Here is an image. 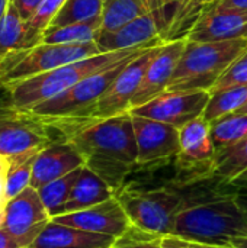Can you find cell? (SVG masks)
I'll list each match as a JSON object with an SVG mask.
<instances>
[{
  "label": "cell",
  "mask_w": 247,
  "mask_h": 248,
  "mask_svg": "<svg viewBox=\"0 0 247 248\" xmlns=\"http://www.w3.org/2000/svg\"><path fill=\"white\" fill-rule=\"evenodd\" d=\"M103 0H66L49 26L89 22L102 17Z\"/></svg>",
  "instance_id": "cell-27"
},
{
  "label": "cell",
  "mask_w": 247,
  "mask_h": 248,
  "mask_svg": "<svg viewBox=\"0 0 247 248\" xmlns=\"http://www.w3.org/2000/svg\"><path fill=\"white\" fill-rule=\"evenodd\" d=\"M36 155L38 154H28V155L10 158L12 166L6 177V187H4V195L7 201L13 199L15 196L22 193L28 186H31L32 167Z\"/></svg>",
  "instance_id": "cell-28"
},
{
  "label": "cell",
  "mask_w": 247,
  "mask_h": 248,
  "mask_svg": "<svg viewBox=\"0 0 247 248\" xmlns=\"http://www.w3.org/2000/svg\"><path fill=\"white\" fill-rule=\"evenodd\" d=\"M51 221L114 238H119L131 227L128 215L116 196L79 212L58 215Z\"/></svg>",
  "instance_id": "cell-12"
},
{
  "label": "cell",
  "mask_w": 247,
  "mask_h": 248,
  "mask_svg": "<svg viewBox=\"0 0 247 248\" xmlns=\"http://www.w3.org/2000/svg\"><path fill=\"white\" fill-rule=\"evenodd\" d=\"M211 137L217 153L239 144L247 137V113H231L211 122Z\"/></svg>",
  "instance_id": "cell-25"
},
{
  "label": "cell",
  "mask_w": 247,
  "mask_h": 248,
  "mask_svg": "<svg viewBox=\"0 0 247 248\" xmlns=\"http://www.w3.org/2000/svg\"><path fill=\"white\" fill-rule=\"evenodd\" d=\"M162 248H183L181 246V243L175 238V237H163L162 241Z\"/></svg>",
  "instance_id": "cell-40"
},
{
  "label": "cell",
  "mask_w": 247,
  "mask_h": 248,
  "mask_svg": "<svg viewBox=\"0 0 247 248\" xmlns=\"http://www.w3.org/2000/svg\"><path fill=\"white\" fill-rule=\"evenodd\" d=\"M214 6L224 10L247 12V0H218Z\"/></svg>",
  "instance_id": "cell-36"
},
{
  "label": "cell",
  "mask_w": 247,
  "mask_h": 248,
  "mask_svg": "<svg viewBox=\"0 0 247 248\" xmlns=\"http://www.w3.org/2000/svg\"><path fill=\"white\" fill-rule=\"evenodd\" d=\"M183 0H147L148 9L153 13L159 29H160V35L165 41V35L167 33L172 20L176 15V10L179 7V4Z\"/></svg>",
  "instance_id": "cell-31"
},
{
  "label": "cell",
  "mask_w": 247,
  "mask_h": 248,
  "mask_svg": "<svg viewBox=\"0 0 247 248\" xmlns=\"http://www.w3.org/2000/svg\"><path fill=\"white\" fill-rule=\"evenodd\" d=\"M60 141L73 144L84 158V166L103 179L116 193L134 166L138 151L131 113L106 119H90L64 129Z\"/></svg>",
  "instance_id": "cell-1"
},
{
  "label": "cell",
  "mask_w": 247,
  "mask_h": 248,
  "mask_svg": "<svg viewBox=\"0 0 247 248\" xmlns=\"http://www.w3.org/2000/svg\"><path fill=\"white\" fill-rule=\"evenodd\" d=\"M234 199L237 202V205L240 206V209L243 211L245 217L247 219V192H237L234 193Z\"/></svg>",
  "instance_id": "cell-38"
},
{
  "label": "cell",
  "mask_w": 247,
  "mask_h": 248,
  "mask_svg": "<svg viewBox=\"0 0 247 248\" xmlns=\"http://www.w3.org/2000/svg\"><path fill=\"white\" fill-rule=\"evenodd\" d=\"M162 45L163 44L146 49L143 54L131 60L121 70V73L116 76L114 83L95 105L90 119H106L122 113H128L131 110V102L135 93L138 92V87L146 74L148 62L151 61V58L154 57V54L159 51Z\"/></svg>",
  "instance_id": "cell-7"
},
{
  "label": "cell",
  "mask_w": 247,
  "mask_h": 248,
  "mask_svg": "<svg viewBox=\"0 0 247 248\" xmlns=\"http://www.w3.org/2000/svg\"><path fill=\"white\" fill-rule=\"evenodd\" d=\"M233 247L236 248H247V237H240L233 241Z\"/></svg>",
  "instance_id": "cell-41"
},
{
  "label": "cell",
  "mask_w": 247,
  "mask_h": 248,
  "mask_svg": "<svg viewBox=\"0 0 247 248\" xmlns=\"http://www.w3.org/2000/svg\"><path fill=\"white\" fill-rule=\"evenodd\" d=\"M233 86H247V51L223 73L210 93Z\"/></svg>",
  "instance_id": "cell-32"
},
{
  "label": "cell",
  "mask_w": 247,
  "mask_h": 248,
  "mask_svg": "<svg viewBox=\"0 0 247 248\" xmlns=\"http://www.w3.org/2000/svg\"><path fill=\"white\" fill-rule=\"evenodd\" d=\"M115 238L49 221L29 248H111Z\"/></svg>",
  "instance_id": "cell-17"
},
{
  "label": "cell",
  "mask_w": 247,
  "mask_h": 248,
  "mask_svg": "<svg viewBox=\"0 0 247 248\" xmlns=\"http://www.w3.org/2000/svg\"><path fill=\"white\" fill-rule=\"evenodd\" d=\"M246 51L247 38L217 42L186 41L166 92H210L223 73Z\"/></svg>",
  "instance_id": "cell-4"
},
{
  "label": "cell",
  "mask_w": 247,
  "mask_h": 248,
  "mask_svg": "<svg viewBox=\"0 0 247 248\" xmlns=\"http://www.w3.org/2000/svg\"><path fill=\"white\" fill-rule=\"evenodd\" d=\"M186 38L167 41L159 48V51L148 62L138 92L131 102V109L153 100L167 90L178 62L186 46Z\"/></svg>",
  "instance_id": "cell-13"
},
{
  "label": "cell",
  "mask_w": 247,
  "mask_h": 248,
  "mask_svg": "<svg viewBox=\"0 0 247 248\" xmlns=\"http://www.w3.org/2000/svg\"><path fill=\"white\" fill-rule=\"evenodd\" d=\"M28 48H32L28 33V20L22 17L16 6L10 1L6 13L0 19V61Z\"/></svg>",
  "instance_id": "cell-20"
},
{
  "label": "cell",
  "mask_w": 247,
  "mask_h": 248,
  "mask_svg": "<svg viewBox=\"0 0 247 248\" xmlns=\"http://www.w3.org/2000/svg\"><path fill=\"white\" fill-rule=\"evenodd\" d=\"M44 0H12L25 20H29Z\"/></svg>",
  "instance_id": "cell-34"
},
{
  "label": "cell",
  "mask_w": 247,
  "mask_h": 248,
  "mask_svg": "<svg viewBox=\"0 0 247 248\" xmlns=\"http://www.w3.org/2000/svg\"><path fill=\"white\" fill-rule=\"evenodd\" d=\"M82 167H84V158L73 144L67 141L52 142L35 157L31 186L38 190L47 183L64 177Z\"/></svg>",
  "instance_id": "cell-14"
},
{
  "label": "cell",
  "mask_w": 247,
  "mask_h": 248,
  "mask_svg": "<svg viewBox=\"0 0 247 248\" xmlns=\"http://www.w3.org/2000/svg\"><path fill=\"white\" fill-rule=\"evenodd\" d=\"M82 169L74 170L73 173H70L64 177H60L54 182H49L45 186L38 189L39 198H41L45 209L48 211L51 219L61 215L63 208L70 198V193L73 190V186H74Z\"/></svg>",
  "instance_id": "cell-26"
},
{
  "label": "cell",
  "mask_w": 247,
  "mask_h": 248,
  "mask_svg": "<svg viewBox=\"0 0 247 248\" xmlns=\"http://www.w3.org/2000/svg\"><path fill=\"white\" fill-rule=\"evenodd\" d=\"M19 113V110H16L12 105V99L10 94L7 92V89L0 83V122L9 118H13Z\"/></svg>",
  "instance_id": "cell-33"
},
{
  "label": "cell",
  "mask_w": 247,
  "mask_h": 248,
  "mask_svg": "<svg viewBox=\"0 0 247 248\" xmlns=\"http://www.w3.org/2000/svg\"><path fill=\"white\" fill-rule=\"evenodd\" d=\"M0 248H23L19 241L12 235L9 234L4 228L0 227Z\"/></svg>",
  "instance_id": "cell-37"
},
{
  "label": "cell",
  "mask_w": 247,
  "mask_h": 248,
  "mask_svg": "<svg viewBox=\"0 0 247 248\" xmlns=\"http://www.w3.org/2000/svg\"><path fill=\"white\" fill-rule=\"evenodd\" d=\"M211 174L224 183H237L247 177V137L239 144L217 153Z\"/></svg>",
  "instance_id": "cell-21"
},
{
  "label": "cell",
  "mask_w": 247,
  "mask_h": 248,
  "mask_svg": "<svg viewBox=\"0 0 247 248\" xmlns=\"http://www.w3.org/2000/svg\"><path fill=\"white\" fill-rule=\"evenodd\" d=\"M102 31V17L68 23L61 26H48L41 38L42 44H83L96 41ZM39 42V44H41Z\"/></svg>",
  "instance_id": "cell-22"
},
{
  "label": "cell",
  "mask_w": 247,
  "mask_h": 248,
  "mask_svg": "<svg viewBox=\"0 0 247 248\" xmlns=\"http://www.w3.org/2000/svg\"><path fill=\"white\" fill-rule=\"evenodd\" d=\"M247 38V12L210 7L188 33V41L217 42Z\"/></svg>",
  "instance_id": "cell-16"
},
{
  "label": "cell",
  "mask_w": 247,
  "mask_h": 248,
  "mask_svg": "<svg viewBox=\"0 0 247 248\" xmlns=\"http://www.w3.org/2000/svg\"><path fill=\"white\" fill-rule=\"evenodd\" d=\"M170 237L207 244L233 247V241L247 237V219L233 196H220L185 205L176 215Z\"/></svg>",
  "instance_id": "cell-2"
},
{
  "label": "cell",
  "mask_w": 247,
  "mask_h": 248,
  "mask_svg": "<svg viewBox=\"0 0 247 248\" xmlns=\"http://www.w3.org/2000/svg\"><path fill=\"white\" fill-rule=\"evenodd\" d=\"M49 221L51 217L38 190L28 186L22 193L7 202L0 227L12 234L22 247L29 248Z\"/></svg>",
  "instance_id": "cell-8"
},
{
  "label": "cell",
  "mask_w": 247,
  "mask_h": 248,
  "mask_svg": "<svg viewBox=\"0 0 247 248\" xmlns=\"http://www.w3.org/2000/svg\"><path fill=\"white\" fill-rule=\"evenodd\" d=\"M10 166H12V160L9 157L0 155V199H6L4 187H6V177L9 174Z\"/></svg>",
  "instance_id": "cell-35"
},
{
  "label": "cell",
  "mask_w": 247,
  "mask_h": 248,
  "mask_svg": "<svg viewBox=\"0 0 247 248\" xmlns=\"http://www.w3.org/2000/svg\"><path fill=\"white\" fill-rule=\"evenodd\" d=\"M162 241L163 237L141 231L131 225L124 235L115 238L111 248H162Z\"/></svg>",
  "instance_id": "cell-30"
},
{
  "label": "cell",
  "mask_w": 247,
  "mask_h": 248,
  "mask_svg": "<svg viewBox=\"0 0 247 248\" xmlns=\"http://www.w3.org/2000/svg\"><path fill=\"white\" fill-rule=\"evenodd\" d=\"M96 44L102 54L134 49L140 46H156L165 44L159 25L151 12L128 22L112 32H100Z\"/></svg>",
  "instance_id": "cell-15"
},
{
  "label": "cell",
  "mask_w": 247,
  "mask_h": 248,
  "mask_svg": "<svg viewBox=\"0 0 247 248\" xmlns=\"http://www.w3.org/2000/svg\"><path fill=\"white\" fill-rule=\"evenodd\" d=\"M114 196L115 192L112 190V187L103 179H100L95 171H92L84 166L73 186V190L63 208L61 215L92 208Z\"/></svg>",
  "instance_id": "cell-19"
},
{
  "label": "cell",
  "mask_w": 247,
  "mask_h": 248,
  "mask_svg": "<svg viewBox=\"0 0 247 248\" xmlns=\"http://www.w3.org/2000/svg\"><path fill=\"white\" fill-rule=\"evenodd\" d=\"M150 12L147 0H103L102 31L112 32Z\"/></svg>",
  "instance_id": "cell-23"
},
{
  "label": "cell",
  "mask_w": 247,
  "mask_h": 248,
  "mask_svg": "<svg viewBox=\"0 0 247 248\" xmlns=\"http://www.w3.org/2000/svg\"><path fill=\"white\" fill-rule=\"evenodd\" d=\"M179 160L185 164H213L217 150L211 137V122L204 116L195 118L179 129Z\"/></svg>",
  "instance_id": "cell-18"
},
{
  "label": "cell",
  "mask_w": 247,
  "mask_h": 248,
  "mask_svg": "<svg viewBox=\"0 0 247 248\" xmlns=\"http://www.w3.org/2000/svg\"><path fill=\"white\" fill-rule=\"evenodd\" d=\"M247 103V86H233L210 93V100L204 112L208 122L231 115Z\"/></svg>",
  "instance_id": "cell-24"
},
{
  "label": "cell",
  "mask_w": 247,
  "mask_h": 248,
  "mask_svg": "<svg viewBox=\"0 0 247 248\" xmlns=\"http://www.w3.org/2000/svg\"><path fill=\"white\" fill-rule=\"evenodd\" d=\"M210 100V92H165L153 100L132 108L131 115L160 121L176 128L204 115Z\"/></svg>",
  "instance_id": "cell-9"
},
{
  "label": "cell",
  "mask_w": 247,
  "mask_h": 248,
  "mask_svg": "<svg viewBox=\"0 0 247 248\" xmlns=\"http://www.w3.org/2000/svg\"><path fill=\"white\" fill-rule=\"evenodd\" d=\"M52 142L57 140L49 129L20 112L0 122V155L15 158L38 154Z\"/></svg>",
  "instance_id": "cell-11"
},
{
  "label": "cell",
  "mask_w": 247,
  "mask_h": 248,
  "mask_svg": "<svg viewBox=\"0 0 247 248\" xmlns=\"http://www.w3.org/2000/svg\"><path fill=\"white\" fill-rule=\"evenodd\" d=\"M181 246L183 248H236V247H221V246H207V244H198V243H189V241H183L176 238Z\"/></svg>",
  "instance_id": "cell-39"
},
{
  "label": "cell",
  "mask_w": 247,
  "mask_h": 248,
  "mask_svg": "<svg viewBox=\"0 0 247 248\" xmlns=\"http://www.w3.org/2000/svg\"><path fill=\"white\" fill-rule=\"evenodd\" d=\"M10 1H12V0H0V19H1L3 15L6 13V10H7Z\"/></svg>",
  "instance_id": "cell-42"
},
{
  "label": "cell",
  "mask_w": 247,
  "mask_h": 248,
  "mask_svg": "<svg viewBox=\"0 0 247 248\" xmlns=\"http://www.w3.org/2000/svg\"><path fill=\"white\" fill-rule=\"evenodd\" d=\"M66 0H44L36 9L33 16L28 20V33L29 42L32 46L41 42L44 31L52 23L54 17L58 15Z\"/></svg>",
  "instance_id": "cell-29"
},
{
  "label": "cell",
  "mask_w": 247,
  "mask_h": 248,
  "mask_svg": "<svg viewBox=\"0 0 247 248\" xmlns=\"http://www.w3.org/2000/svg\"><path fill=\"white\" fill-rule=\"evenodd\" d=\"M131 116L138 151V166L151 164L179 155V128L137 115Z\"/></svg>",
  "instance_id": "cell-10"
},
{
  "label": "cell",
  "mask_w": 247,
  "mask_h": 248,
  "mask_svg": "<svg viewBox=\"0 0 247 248\" xmlns=\"http://www.w3.org/2000/svg\"><path fill=\"white\" fill-rule=\"evenodd\" d=\"M234 113H247V103L243 106V108H240L237 112H234Z\"/></svg>",
  "instance_id": "cell-43"
},
{
  "label": "cell",
  "mask_w": 247,
  "mask_h": 248,
  "mask_svg": "<svg viewBox=\"0 0 247 248\" xmlns=\"http://www.w3.org/2000/svg\"><path fill=\"white\" fill-rule=\"evenodd\" d=\"M102 54L96 41L83 44H38L0 61V83L19 81Z\"/></svg>",
  "instance_id": "cell-6"
},
{
  "label": "cell",
  "mask_w": 247,
  "mask_h": 248,
  "mask_svg": "<svg viewBox=\"0 0 247 248\" xmlns=\"http://www.w3.org/2000/svg\"><path fill=\"white\" fill-rule=\"evenodd\" d=\"M115 196L132 227L160 237L172 234L176 215L188 205L182 193L167 187L135 189L124 185Z\"/></svg>",
  "instance_id": "cell-5"
},
{
  "label": "cell",
  "mask_w": 247,
  "mask_h": 248,
  "mask_svg": "<svg viewBox=\"0 0 247 248\" xmlns=\"http://www.w3.org/2000/svg\"><path fill=\"white\" fill-rule=\"evenodd\" d=\"M148 48L151 46H140L134 49L93 55L51 71H45L19 81L7 83L4 84V87L10 94L13 108L19 112H25L42 102L58 96L60 93L66 92L76 83L87 78L89 76L108 70Z\"/></svg>",
  "instance_id": "cell-3"
}]
</instances>
